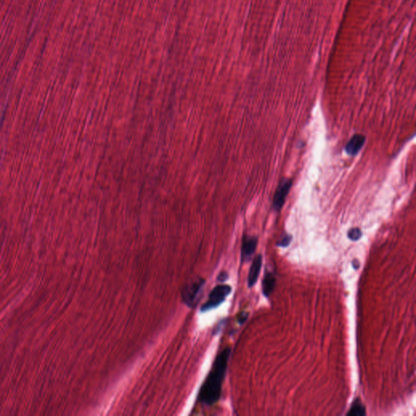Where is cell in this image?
Here are the masks:
<instances>
[{"label":"cell","mask_w":416,"mask_h":416,"mask_svg":"<svg viewBox=\"0 0 416 416\" xmlns=\"http://www.w3.org/2000/svg\"><path fill=\"white\" fill-rule=\"evenodd\" d=\"M349 416H366V408L362 405L359 399H357L354 402L352 407L347 413Z\"/></svg>","instance_id":"9"},{"label":"cell","mask_w":416,"mask_h":416,"mask_svg":"<svg viewBox=\"0 0 416 416\" xmlns=\"http://www.w3.org/2000/svg\"><path fill=\"white\" fill-rule=\"evenodd\" d=\"M362 236V233L361 229L358 228H353L348 232V238L351 241H358Z\"/></svg>","instance_id":"10"},{"label":"cell","mask_w":416,"mask_h":416,"mask_svg":"<svg viewBox=\"0 0 416 416\" xmlns=\"http://www.w3.org/2000/svg\"><path fill=\"white\" fill-rule=\"evenodd\" d=\"M263 293L266 297H268L276 286V277L272 272H266L263 280Z\"/></svg>","instance_id":"8"},{"label":"cell","mask_w":416,"mask_h":416,"mask_svg":"<svg viewBox=\"0 0 416 416\" xmlns=\"http://www.w3.org/2000/svg\"><path fill=\"white\" fill-rule=\"evenodd\" d=\"M262 265L263 256L261 255H258L253 260L252 265L250 266V271H249V275H248L249 287H252L257 282Z\"/></svg>","instance_id":"6"},{"label":"cell","mask_w":416,"mask_h":416,"mask_svg":"<svg viewBox=\"0 0 416 416\" xmlns=\"http://www.w3.org/2000/svg\"><path fill=\"white\" fill-rule=\"evenodd\" d=\"M229 278V275L227 272H220V275L218 276V281H225Z\"/></svg>","instance_id":"12"},{"label":"cell","mask_w":416,"mask_h":416,"mask_svg":"<svg viewBox=\"0 0 416 416\" xmlns=\"http://www.w3.org/2000/svg\"><path fill=\"white\" fill-rule=\"evenodd\" d=\"M204 283V279L198 278L186 284L181 290V297L184 303L186 304L189 307L194 306Z\"/></svg>","instance_id":"3"},{"label":"cell","mask_w":416,"mask_h":416,"mask_svg":"<svg viewBox=\"0 0 416 416\" xmlns=\"http://www.w3.org/2000/svg\"><path fill=\"white\" fill-rule=\"evenodd\" d=\"M291 240H292V237L289 234H285V236L282 237L281 240L276 243V245L281 247H287L291 242Z\"/></svg>","instance_id":"11"},{"label":"cell","mask_w":416,"mask_h":416,"mask_svg":"<svg viewBox=\"0 0 416 416\" xmlns=\"http://www.w3.org/2000/svg\"><path fill=\"white\" fill-rule=\"evenodd\" d=\"M232 288L227 285L215 286L210 292L208 301L202 306V312H206L220 306L231 293Z\"/></svg>","instance_id":"2"},{"label":"cell","mask_w":416,"mask_h":416,"mask_svg":"<svg viewBox=\"0 0 416 416\" xmlns=\"http://www.w3.org/2000/svg\"><path fill=\"white\" fill-rule=\"evenodd\" d=\"M258 239L255 237L246 236L244 238L241 247V260L246 261L255 253L257 247Z\"/></svg>","instance_id":"7"},{"label":"cell","mask_w":416,"mask_h":416,"mask_svg":"<svg viewBox=\"0 0 416 416\" xmlns=\"http://www.w3.org/2000/svg\"><path fill=\"white\" fill-rule=\"evenodd\" d=\"M293 180L282 178L276 189L272 201V208L275 211H280L285 204V199L292 187Z\"/></svg>","instance_id":"4"},{"label":"cell","mask_w":416,"mask_h":416,"mask_svg":"<svg viewBox=\"0 0 416 416\" xmlns=\"http://www.w3.org/2000/svg\"><path fill=\"white\" fill-rule=\"evenodd\" d=\"M230 355L231 348L226 347L215 358L212 368L199 391L198 399L200 403L211 406L220 400Z\"/></svg>","instance_id":"1"},{"label":"cell","mask_w":416,"mask_h":416,"mask_svg":"<svg viewBox=\"0 0 416 416\" xmlns=\"http://www.w3.org/2000/svg\"><path fill=\"white\" fill-rule=\"evenodd\" d=\"M365 141V136L362 134H355L346 144L345 150L349 155L356 156L364 145Z\"/></svg>","instance_id":"5"}]
</instances>
